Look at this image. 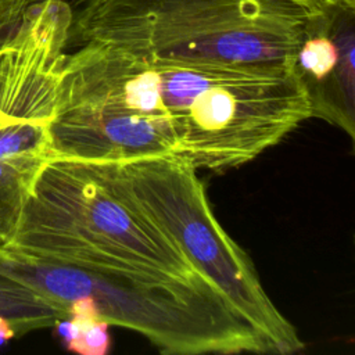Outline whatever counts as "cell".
I'll list each match as a JSON object with an SVG mask.
<instances>
[{"mask_svg": "<svg viewBox=\"0 0 355 355\" xmlns=\"http://www.w3.org/2000/svg\"><path fill=\"white\" fill-rule=\"evenodd\" d=\"M308 118L290 67L154 62L86 43L65 50L51 151L93 162L180 155L197 171L225 172Z\"/></svg>", "mask_w": 355, "mask_h": 355, "instance_id": "6da1fadb", "label": "cell"}, {"mask_svg": "<svg viewBox=\"0 0 355 355\" xmlns=\"http://www.w3.org/2000/svg\"><path fill=\"white\" fill-rule=\"evenodd\" d=\"M8 248L35 258L122 269L220 293L107 162L51 155Z\"/></svg>", "mask_w": 355, "mask_h": 355, "instance_id": "7a4b0ae2", "label": "cell"}, {"mask_svg": "<svg viewBox=\"0 0 355 355\" xmlns=\"http://www.w3.org/2000/svg\"><path fill=\"white\" fill-rule=\"evenodd\" d=\"M67 50L92 43L154 62L290 67L309 12L280 0H62Z\"/></svg>", "mask_w": 355, "mask_h": 355, "instance_id": "3957f363", "label": "cell"}, {"mask_svg": "<svg viewBox=\"0 0 355 355\" xmlns=\"http://www.w3.org/2000/svg\"><path fill=\"white\" fill-rule=\"evenodd\" d=\"M115 178L265 340L270 354L304 348L297 329L263 288L248 255L215 218L198 171L180 155L107 162Z\"/></svg>", "mask_w": 355, "mask_h": 355, "instance_id": "277c9868", "label": "cell"}, {"mask_svg": "<svg viewBox=\"0 0 355 355\" xmlns=\"http://www.w3.org/2000/svg\"><path fill=\"white\" fill-rule=\"evenodd\" d=\"M355 4L340 3L309 14L298 43L293 71L301 80L312 108L343 129L355 133Z\"/></svg>", "mask_w": 355, "mask_h": 355, "instance_id": "5b68a950", "label": "cell"}, {"mask_svg": "<svg viewBox=\"0 0 355 355\" xmlns=\"http://www.w3.org/2000/svg\"><path fill=\"white\" fill-rule=\"evenodd\" d=\"M49 155L18 154L0 157V248L17 236L36 179Z\"/></svg>", "mask_w": 355, "mask_h": 355, "instance_id": "8992f818", "label": "cell"}, {"mask_svg": "<svg viewBox=\"0 0 355 355\" xmlns=\"http://www.w3.org/2000/svg\"><path fill=\"white\" fill-rule=\"evenodd\" d=\"M0 318L7 319L18 336L54 327L57 312L32 288L0 277Z\"/></svg>", "mask_w": 355, "mask_h": 355, "instance_id": "52a82bcc", "label": "cell"}, {"mask_svg": "<svg viewBox=\"0 0 355 355\" xmlns=\"http://www.w3.org/2000/svg\"><path fill=\"white\" fill-rule=\"evenodd\" d=\"M54 327L68 351L80 355H104L110 351V324L93 311L89 302L73 304L68 318L60 320Z\"/></svg>", "mask_w": 355, "mask_h": 355, "instance_id": "ba28073f", "label": "cell"}, {"mask_svg": "<svg viewBox=\"0 0 355 355\" xmlns=\"http://www.w3.org/2000/svg\"><path fill=\"white\" fill-rule=\"evenodd\" d=\"M36 0H0V24H21Z\"/></svg>", "mask_w": 355, "mask_h": 355, "instance_id": "9c48e42d", "label": "cell"}, {"mask_svg": "<svg viewBox=\"0 0 355 355\" xmlns=\"http://www.w3.org/2000/svg\"><path fill=\"white\" fill-rule=\"evenodd\" d=\"M280 1L298 6L304 10H306L309 14L320 12V11L327 10L330 7H334V6H337L343 1L349 3V4H355V0H280Z\"/></svg>", "mask_w": 355, "mask_h": 355, "instance_id": "30bf717a", "label": "cell"}, {"mask_svg": "<svg viewBox=\"0 0 355 355\" xmlns=\"http://www.w3.org/2000/svg\"><path fill=\"white\" fill-rule=\"evenodd\" d=\"M17 336L18 334H17L15 329L12 327V324L7 319L0 318V345L6 344L11 338H15Z\"/></svg>", "mask_w": 355, "mask_h": 355, "instance_id": "8fae6325", "label": "cell"}, {"mask_svg": "<svg viewBox=\"0 0 355 355\" xmlns=\"http://www.w3.org/2000/svg\"><path fill=\"white\" fill-rule=\"evenodd\" d=\"M22 24V22H21ZM21 24L10 25V24H0V43L8 40L21 26Z\"/></svg>", "mask_w": 355, "mask_h": 355, "instance_id": "7c38bea8", "label": "cell"}, {"mask_svg": "<svg viewBox=\"0 0 355 355\" xmlns=\"http://www.w3.org/2000/svg\"><path fill=\"white\" fill-rule=\"evenodd\" d=\"M3 114H4V112H3V111H1V108H0V119H1V116H3Z\"/></svg>", "mask_w": 355, "mask_h": 355, "instance_id": "4fadbf2b", "label": "cell"}]
</instances>
